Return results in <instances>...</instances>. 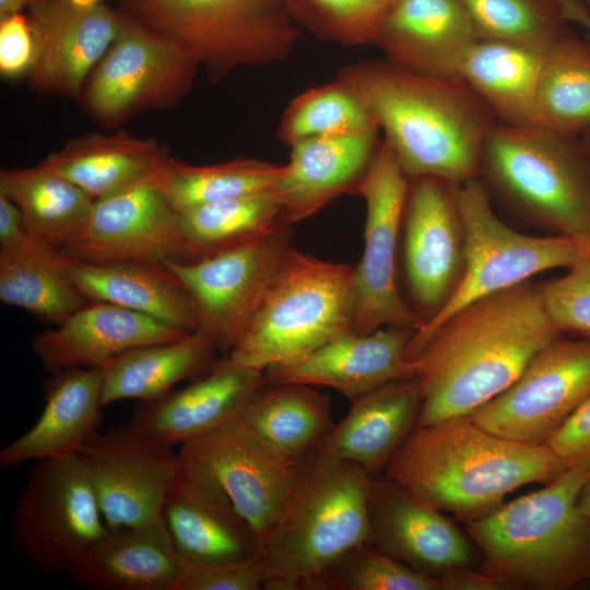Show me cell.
Here are the masks:
<instances>
[{"label":"cell","instance_id":"6da1fadb","mask_svg":"<svg viewBox=\"0 0 590 590\" xmlns=\"http://www.w3.org/2000/svg\"><path fill=\"white\" fill-rule=\"evenodd\" d=\"M563 334L531 280L476 299L411 339L405 370L418 380L416 426L469 416L504 391L544 346Z\"/></svg>","mask_w":590,"mask_h":590},{"label":"cell","instance_id":"bcb514c9","mask_svg":"<svg viewBox=\"0 0 590 590\" xmlns=\"http://www.w3.org/2000/svg\"><path fill=\"white\" fill-rule=\"evenodd\" d=\"M34 59V39L27 15L0 17V74L16 81L26 79Z\"/></svg>","mask_w":590,"mask_h":590},{"label":"cell","instance_id":"7c38bea8","mask_svg":"<svg viewBox=\"0 0 590 590\" xmlns=\"http://www.w3.org/2000/svg\"><path fill=\"white\" fill-rule=\"evenodd\" d=\"M291 233L284 227L198 261H163L188 290L198 330L219 353L228 355L248 330L293 247Z\"/></svg>","mask_w":590,"mask_h":590},{"label":"cell","instance_id":"f907efd6","mask_svg":"<svg viewBox=\"0 0 590 590\" xmlns=\"http://www.w3.org/2000/svg\"><path fill=\"white\" fill-rule=\"evenodd\" d=\"M564 17L582 27L590 42V13L578 0H558Z\"/></svg>","mask_w":590,"mask_h":590},{"label":"cell","instance_id":"836d02e7","mask_svg":"<svg viewBox=\"0 0 590 590\" xmlns=\"http://www.w3.org/2000/svg\"><path fill=\"white\" fill-rule=\"evenodd\" d=\"M68 257L34 238L0 249V299L58 326L88 300L68 271Z\"/></svg>","mask_w":590,"mask_h":590},{"label":"cell","instance_id":"ab89813d","mask_svg":"<svg viewBox=\"0 0 590 590\" xmlns=\"http://www.w3.org/2000/svg\"><path fill=\"white\" fill-rule=\"evenodd\" d=\"M362 99L341 79L311 87L294 97L284 110L276 137L288 146L309 138L378 131Z\"/></svg>","mask_w":590,"mask_h":590},{"label":"cell","instance_id":"30bf717a","mask_svg":"<svg viewBox=\"0 0 590 590\" xmlns=\"http://www.w3.org/2000/svg\"><path fill=\"white\" fill-rule=\"evenodd\" d=\"M106 531L76 455L35 461L12 515L10 541L16 552L43 573L71 576Z\"/></svg>","mask_w":590,"mask_h":590},{"label":"cell","instance_id":"ffe728a7","mask_svg":"<svg viewBox=\"0 0 590 590\" xmlns=\"http://www.w3.org/2000/svg\"><path fill=\"white\" fill-rule=\"evenodd\" d=\"M367 516L370 543L422 573L437 578L473 563L467 533L442 511L385 475L369 477Z\"/></svg>","mask_w":590,"mask_h":590},{"label":"cell","instance_id":"5bb4252c","mask_svg":"<svg viewBox=\"0 0 590 590\" xmlns=\"http://www.w3.org/2000/svg\"><path fill=\"white\" fill-rule=\"evenodd\" d=\"M590 397V338L559 337L540 350L499 394L469 416L519 442L546 446Z\"/></svg>","mask_w":590,"mask_h":590},{"label":"cell","instance_id":"8d00e7d4","mask_svg":"<svg viewBox=\"0 0 590 590\" xmlns=\"http://www.w3.org/2000/svg\"><path fill=\"white\" fill-rule=\"evenodd\" d=\"M186 257L198 261L262 238L285 225L275 191L236 197L178 211Z\"/></svg>","mask_w":590,"mask_h":590},{"label":"cell","instance_id":"484cf974","mask_svg":"<svg viewBox=\"0 0 590 590\" xmlns=\"http://www.w3.org/2000/svg\"><path fill=\"white\" fill-rule=\"evenodd\" d=\"M377 134L309 138L290 146V162L275 188L285 225L314 215L342 194L356 193L379 146Z\"/></svg>","mask_w":590,"mask_h":590},{"label":"cell","instance_id":"f546056e","mask_svg":"<svg viewBox=\"0 0 590 590\" xmlns=\"http://www.w3.org/2000/svg\"><path fill=\"white\" fill-rule=\"evenodd\" d=\"M67 266L88 302L115 304L187 332L199 328L191 295L163 261L97 263L68 257Z\"/></svg>","mask_w":590,"mask_h":590},{"label":"cell","instance_id":"c3c4849f","mask_svg":"<svg viewBox=\"0 0 590 590\" xmlns=\"http://www.w3.org/2000/svg\"><path fill=\"white\" fill-rule=\"evenodd\" d=\"M439 590H504L503 587L481 568L460 567L437 577Z\"/></svg>","mask_w":590,"mask_h":590},{"label":"cell","instance_id":"d6986e66","mask_svg":"<svg viewBox=\"0 0 590 590\" xmlns=\"http://www.w3.org/2000/svg\"><path fill=\"white\" fill-rule=\"evenodd\" d=\"M61 252L97 263L186 257L178 211L148 180L95 200L83 228Z\"/></svg>","mask_w":590,"mask_h":590},{"label":"cell","instance_id":"f1b7e54d","mask_svg":"<svg viewBox=\"0 0 590 590\" xmlns=\"http://www.w3.org/2000/svg\"><path fill=\"white\" fill-rule=\"evenodd\" d=\"M181 558L163 520L108 529L87 550L73 580L98 590H174Z\"/></svg>","mask_w":590,"mask_h":590},{"label":"cell","instance_id":"9f6ffc18","mask_svg":"<svg viewBox=\"0 0 590 590\" xmlns=\"http://www.w3.org/2000/svg\"><path fill=\"white\" fill-rule=\"evenodd\" d=\"M388 9H390L392 5H394L399 0H381Z\"/></svg>","mask_w":590,"mask_h":590},{"label":"cell","instance_id":"ba28073f","mask_svg":"<svg viewBox=\"0 0 590 590\" xmlns=\"http://www.w3.org/2000/svg\"><path fill=\"white\" fill-rule=\"evenodd\" d=\"M180 46L213 83L285 60L299 37L288 0H114Z\"/></svg>","mask_w":590,"mask_h":590},{"label":"cell","instance_id":"74e56055","mask_svg":"<svg viewBox=\"0 0 590 590\" xmlns=\"http://www.w3.org/2000/svg\"><path fill=\"white\" fill-rule=\"evenodd\" d=\"M284 165L236 157L192 165L167 154L146 179L177 211L209 202L275 191Z\"/></svg>","mask_w":590,"mask_h":590},{"label":"cell","instance_id":"83f0119b","mask_svg":"<svg viewBox=\"0 0 590 590\" xmlns=\"http://www.w3.org/2000/svg\"><path fill=\"white\" fill-rule=\"evenodd\" d=\"M421 405L422 391L416 378L387 382L352 401L347 414L317 447L376 476L385 472L416 427Z\"/></svg>","mask_w":590,"mask_h":590},{"label":"cell","instance_id":"e0dca14e","mask_svg":"<svg viewBox=\"0 0 590 590\" xmlns=\"http://www.w3.org/2000/svg\"><path fill=\"white\" fill-rule=\"evenodd\" d=\"M108 529L163 520V507L181 461L173 447L128 424L97 432L76 453Z\"/></svg>","mask_w":590,"mask_h":590},{"label":"cell","instance_id":"f35d334b","mask_svg":"<svg viewBox=\"0 0 590 590\" xmlns=\"http://www.w3.org/2000/svg\"><path fill=\"white\" fill-rule=\"evenodd\" d=\"M533 125L575 138L590 128V42L569 33L544 56Z\"/></svg>","mask_w":590,"mask_h":590},{"label":"cell","instance_id":"4dcf8cb0","mask_svg":"<svg viewBox=\"0 0 590 590\" xmlns=\"http://www.w3.org/2000/svg\"><path fill=\"white\" fill-rule=\"evenodd\" d=\"M154 138L125 129L68 139L38 164L71 181L94 201L146 180L167 155Z\"/></svg>","mask_w":590,"mask_h":590},{"label":"cell","instance_id":"8fae6325","mask_svg":"<svg viewBox=\"0 0 590 590\" xmlns=\"http://www.w3.org/2000/svg\"><path fill=\"white\" fill-rule=\"evenodd\" d=\"M457 199L465 234L463 274L447 306L413 338L426 335L476 299L529 281L538 273L568 268L590 249V240L531 236L509 227L496 215L488 188L480 177L459 184Z\"/></svg>","mask_w":590,"mask_h":590},{"label":"cell","instance_id":"9a60e30c","mask_svg":"<svg viewBox=\"0 0 590 590\" xmlns=\"http://www.w3.org/2000/svg\"><path fill=\"white\" fill-rule=\"evenodd\" d=\"M458 185L436 177L409 180L402 255L411 308L423 327L447 306L463 274L465 234Z\"/></svg>","mask_w":590,"mask_h":590},{"label":"cell","instance_id":"d590c367","mask_svg":"<svg viewBox=\"0 0 590 590\" xmlns=\"http://www.w3.org/2000/svg\"><path fill=\"white\" fill-rule=\"evenodd\" d=\"M241 416L258 435L293 458L317 447L334 426L329 397L302 384L267 381Z\"/></svg>","mask_w":590,"mask_h":590},{"label":"cell","instance_id":"7bdbcfd3","mask_svg":"<svg viewBox=\"0 0 590 590\" xmlns=\"http://www.w3.org/2000/svg\"><path fill=\"white\" fill-rule=\"evenodd\" d=\"M298 26L343 46L376 44L389 11L381 0H288Z\"/></svg>","mask_w":590,"mask_h":590},{"label":"cell","instance_id":"60d3db41","mask_svg":"<svg viewBox=\"0 0 590 590\" xmlns=\"http://www.w3.org/2000/svg\"><path fill=\"white\" fill-rule=\"evenodd\" d=\"M479 39L546 54L571 33L558 0H463Z\"/></svg>","mask_w":590,"mask_h":590},{"label":"cell","instance_id":"6f0895ef","mask_svg":"<svg viewBox=\"0 0 590 590\" xmlns=\"http://www.w3.org/2000/svg\"><path fill=\"white\" fill-rule=\"evenodd\" d=\"M590 1V0H589Z\"/></svg>","mask_w":590,"mask_h":590},{"label":"cell","instance_id":"603a6c76","mask_svg":"<svg viewBox=\"0 0 590 590\" xmlns=\"http://www.w3.org/2000/svg\"><path fill=\"white\" fill-rule=\"evenodd\" d=\"M189 333L115 304L88 302L56 328L36 334L31 345L44 368L56 374L74 367L106 368L132 349Z\"/></svg>","mask_w":590,"mask_h":590},{"label":"cell","instance_id":"cb8c5ba5","mask_svg":"<svg viewBox=\"0 0 590 590\" xmlns=\"http://www.w3.org/2000/svg\"><path fill=\"white\" fill-rule=\"evenodd\" d=\"M416 330L384 327L368 334L346 333L302 359L264 370L269 382L330 387L351 402L397 379L408 378L406 347Z\"/></svg>","mask_w":590,"mask_h":590},{"label":"cell","instance_id":"7402d4cb","mask_svg":"<svg viewBox=\"0 0 590 590\" xmlns=\"http://www.w3.org/2000/svg\"><path fill=\"white\" fill-rule=\"evenodd\" d=\"M266 382L264 371L224 355L189 386L152 401H139L128 426L157 442L182 445L240 415Z\"/></svg>","mask_w":590,"mask_h":590},{"label":"cell","instance_id":"f6af8a7d","mask_svg":"<svg viewBox=\"0 0 590 590\" xmlns=\"http://www.w3.org/2000/svg\"><path fill=\"white\" fill-rule=\"evenodd\" d=\"M266 581L267 565L263 555L210 564L181 558V573L174 590H261Z\"/></svg>","mask_w":590,"mask_h":590},{"label":"cell","instance_id":"5b68a950","mask_svg":"<svg viewBox=\"0 0 590 590\" xmlns=\"http://www.w3.org/2000/svg\"><path fill=\"white\" fill-rule=\"evenodd\" d=\"M369 477L359 465L318 447L299 458L285 504L263 542L264 590H319L331 563L370 543Z\"/></svg>","mask_w":590,"mask_h":590},{"label":"cell","instance_id":"8992f818","mask_svg":"<svg viewBox=\"0 0 590 590\" xmlns=\"http://www.w3.org/2000/svg\"><path fill=\"white\" fill-rule=\"evenodd\" d=\"M354 266L291 248L263 304L228 356L264 371L354 332Z\"/></svg>","mask_w":590,"mask_h":590},{"label":"cell","instance_id":"44dd1931","mask_svg":"<svg viewBox=\"0 0 590 590\" xmlns=\"http://www.w3.org/2000/svg\"><path fill=\"white\" fill-rule=\"evenodd\" d=\"M163 519L187 562L224 563L263 555L255 529L220 484L182 461L166 495Z\"/></svg>","mask_w":590,"mask_h":590},{"label":"cell","instance_id":"9c48e42d","mask_svg":"<svg viewBox=\"0 0 590 590\" xmlns=\"http://www.w3.org/2000/svg\"><path fill=\"white\" fill-rule=\"evenodd\" d=\"M199 69L174 40L121 11L119 32L76 101L92 121L116 130L143 111L177 107Z\"/></svg>","mask_w":590,"mask_h":590},{"label":"cell","instance_id":"f5cc1de1","mask_svg":"<svg viewBox=\"0 0 590 590\" xmlns=\"http://www.w3.org/2000/svg\"><path fill=\"white\" fill-rule=\"evenodd\" d=\"M577 145L588 168L590 169V128L578 135Z\"/></svg>","mask_w":590,"mask_h":590},{"label":"cell","instance_id":"1f68e13d","mask_svg":"<svg viewBox=\"0 0 590 590\" xmlns=\"http://www.w3.org/2000/svg\"><path fill=\"white\" fill-rule=\"evenodd\" d=\"M216 353L199 330L175 341L132 349L105 368L103 405L125 399H158L177 382L205 375L216 362Z\"/></svg>","mask_w":590,"mask_h":590},{"label":"cell","instance_id":"816d5d0a","mask_svg":"<svg viewBox=\"0 0 590 590\" xmlns=\"http://www.w3.org/2000/svg\"><path fill=\"white\" fill-rule=\"evenodd\" d=\"M40 0H0V17L23 13Z\"/></svg>","mask_w":590,"mask_h":590},{"label":"cell","instance_id":"681fc988","mask_svg":"<svg viewBox=\"0 0 590 590\" xmlns=\"http://www.w3.org/2000/svg\"><path fill=\"white\" fill-rule=\"evenodd\" d=\"M30 238L19 208L0 194V249L17 247Z\"/></svg>","mask_w":590,"mask_h":590},{"label":"cell","instance_id":"3957f363","mask_svg":"<svg viewBox=\"0 0 590 590\" xmlns=\"http://www.w3.org/2000/svg\"><path fill=\"white\" fill-rule=\"evenodd\" d=\"M567 468L547 446L507 439L459 416L416 426L385 476L464 523L494 512L515 489L546 484Z\"/></svg>","mask_w":590,"mask_h":590},{"label":"cell","instance_id":"4fadbf2b","mask_svg":"<svg viewBox=\"0 0 590 590\" xmlns=\"http://www.w3.org/2000/svg\"><path fill=\"white\" fill-rule=\"evenodd\" d=\"M409 180L384 139L356 192L366 203L365 246L359 263L354 266L356 334L389 326L416 331L423 327L401 296L396 273Z\"/></svg>","mask_w":590,"mask_h":590},{"label":"cell","instance_id":"7a4b0ae2","mask_svg":"<svg viewBox=\"0 0 590 590\" xmlns=\"http://www.w3.org/2000/svg\"><path fill=\"white\" fill-rule=\"evenodd\" d=\"M338 78L370 111L409 179L480 177L496 118L460 78L417 74L388 61L350 64Z\"/></svg>","mask_w":590,"mask_h":590},{"label":"cell","instance_id":"b9f144b4","mask_svg":"<svg viewBox=\"0 0 590 590\" xmlns=\"http://www.w3.org/2000/svg\"><path fill=\"white\" fill-rule=\"evenodd\" d=\"M319 590H439V581L367 542L331 563Z\"/></svg>","mask_w":590,"mask_h":590},{"label":"cell","instance_id":"e575fe53","mask_svg":"<svg viewBox=\"0 0 590 590\" xmlns=\"http://www.w3.org/2000/svg\"><path fill=\"white\" fill-rule=\"evenodd\" d=\"M0 194L19 208L32 238L60 251L79 235L94 203L78 186L39 164L2 169Z\"/></svg>","mask_w":590,"mask_h":590},{"label":"cell","instance_id":"ee69618b","mask_svg":"<svg viewBox=\"0 0 590 590\" xmlns=\"http://www.w3.org/2000/svg\"><path fill=\"white\" fill-rule=\"evenodd\" d=\"M544 310L563 334L590 338V249L568 272L539 283Z\"/></svg>","mask_w":590,"mask_h":590},{"label":"cell","instance_id":"d6a6232c","mask_svg":"<svg viewBox=\"0 0 590 590\" xmlns=\"http://www.w3.org/2000/svg\"><path fill=\"white\" fill-rule=\"evenodd\" d=\"M544 56L520 46L479 39L463 56L457 76L502 123L533 125L534 99Z\"/></svg>","mask_w":590,"mask_h":590},{"label":"cell","instance_id":"ac0fdd59","mask_svg":"<svg viewBox=\"0 0 590 590\" xmlns=\"http://www.w3.org/2000/svg\"><path fill=\"white\" fill-rule=\"evenodd\" d=\"M34 59L31 91L78 99L90 72L117 36L121 11L104 1L40 0L27 10Z\"/></svg>","mask_w":590,"mask_h":590},{"label":"cell","instance_id":"4316f807","mask_svg":"<svg viewBox=\"0 0 590 590\" xmlns=\"http://www.w3.org/2000/svg\"><path fill=\"white\" fill-rule=\"evenodd\" d=\"M105 368L74 367L44 382L45 405L36 423L0 450L4 469L27 461L76 455L102 423Z\"/></svg>","mask_w":590,"mask_h":590},{"label":"cell","instance_id":"11a10c76","mask_svg":"<svg viewBox=\"0 0 590 590\" xmlns=\"http://www.w3.org/2000/svg\"><path fill=\"white\" fill-rule=\"evenodd\" d=\"M73 1L81 4H92V3L101 2L103 0H73Z\"/></svg>","mask_w":590,"mask_h":590},{"label":"cell","instance_id":"52a82bcc","mask_svg":"<svg viewBox=\"0 0 590 590\" xmlns=\"http://www.w3.org/2000/svg\"><path fill=\"white\" fill-rule=\"evenodd\" d=\"M480 177L539 227L590 240V169L574 138L534 125L496 122L484 144Z\"/></svg>","mask_w":590,"mask_h":590},{"label":"cell","instance_id":"db71d44e","mask_svg":"<svg viewBox=\"0 0 590 590\" xmlns=\"http://www.w3.org/2000/svg\"><path fill=\"white\" fill-rule=\"evenodd\" d=\"M578 506L582 514L590 518V477L581 489Z\"/></svg>","mask_w":590,"mask_h":590},{"label":"cell","instance_id":"7dc6e473","mask_svg":"<svg viewBox=\"0 0 590 590\" xmlns=\"http://www.w3.org/2000/svg\"><path fill=\"white\" fill-rule=\"evenodd\" d=\"M546 446L568 467H590V397L550 438Z\"/></svg>","mask_w":590,"mask_h":590},{"label":"cell","instance_id":"d4e9b609","mask_svg":"<svg viewBox=\"0 0 590 590\" xmlns=\"http://www.w3.org/2000/svg\"><path fill=\"white\" fill-rule=\"evenodd\" d=\"M479 37L463 0H399L378 33L389 63L417 74L457 76Z\"/></svg>","mask_w":590,"mask_h":590},{"label":"cell","instance_id":"2e32d148","mask_svg":"<svg viewBox=\"0 0 590 590\" xmlns=\"http://www.w3.org/2000/svg\"><path fill=\"white\" fill-rule=\"evenodd\" d=\"M178 456L220 484L263 546L291 491L299 458L263 439L241 414L180 445Z\"/></svg>","mask_w":590,"mask_h":590},{"label":"cell","instance_id":"277c9868","mask_svg":"<svg viewBox=\"0 0 590 590\" xmlns=\"http://www.w3.org/2000/svg\"><path fill=\"white\" fill-rule=\"evenodd\" d=\"M590 467L571 465L541 489L464 522L482 570L503 589L590 586V518L578 506Z\"/></svg>","mask_w":590,"mask_h":590}]
</instances>
